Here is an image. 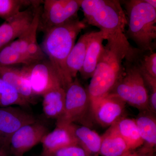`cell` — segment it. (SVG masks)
<instances>
[{"mask_svg": "<svg viewBox=\"0 0 156 156\" xmlns=\"http://www.w3.org/2000/svg\"><path fill=\"white\" fill-rule=\"evenodd\" d=\"M48 132L46 126L37 121L22 126L11 136L9 141V150L14 156H23L41 143Z\"/></svg>", "mask_w": 156, "mask_h": 156, "instance_id": "9c48e42d", "label": "cell"}, {"mask_svg": "<svg viewBox=\"0 0 156 156\" xmlns=\"http://www.w3.org/2000/svg\"><path fill=\"white\" fill-rule=\"evenodd\" d=\"M124 52L114 45L107 43L100 57L87 91L91 103L110 93L124 71Z\"/></svg>", "mask_w": 156, "mask_h": 156, "instance_id": "277c9868", "label": "cell"}, {"mask_svg": "<svg viewBox=\"0 0 156 156\" xmlns=\"http://www.w3.org/2000/svg\"><path fill=\"white\" fill-rule=\"evenodd\" d=\"M41 9L38 30L47 32L78 17L81 0H46Z\"/></svg>", "mask_w": 156, "mask_h": 156, "instance_id": "52a82bcc", "label": "cell"}, {"mask_svg": "<svg viewBox=\"0 0 156 156\" xmlns=\"http://www.w3.org/2000/svg\"><path fill=\"white\" fill-rule=\"evenodd\" d=\"M44 156H91L82 147L76 144L58 149Z\"/></svg>", "mask_w": 156, "mask_h": 156, "instance_id": "4316f807", "label": "cell"}, {"mask_svg": "<svg viewBox=\"0 0 156 156\" xmlns=\"http://www.w3.org/2000/svg\"><path fill=\"white\" fill-rule=\"evenodd\" d=\"M134 61L144 79H156V53L154 51H141Z\"/></svg>", "mask_w": 156, "mask_h": 156, "instance_id": "cb8c5ba5", "label": "cell"}, {"mask_svg": "<svg viewBox=\"0 0 156 156\" xmlns=\"http://www.w3.org/2000/svg\"><path fill=\"white\" fill-rule=\"evenodd\" d=\"M41 9L40 5L37 7L30 25L18 38L9 44L14 50L27 56L34 62L45 59L44 53L37 39Z\"/></svg>", "mask_w": 156, "mask_h": 156, "instance_id": "4fadbf2b", "label": "cell"}, {"mask_svg": "<svg viewBox=\"0 0 156 156\" xmlns=\"http://www.w3.org/2000/svg\"><path fill=\"white\" fill-rule=\"evenodd\" d=\"M153 156H155L154 155V154L153 155Z\"/></svg>", "mask_w": 156, "mask_h": 156, "instance_id": "1f68e13d", "label": "cell"}, {"mask_svg": "<svg viewBox=\"0 0 156 156\" xmlns=\"http://www.w3.org/2000/svg\"><path fill=\"white\" fill-rule=\"evenodd\" d=\"M124 71L109 94L140 111L149 109V92L143 77L134 61L124 60Z\"/></svg>", "mask_w": 156, "mask_h": 156, "instance_id": "5b68a950", "label": "cell"}, {"mask_svg": "<svg viewBox=\"0 0 156 156\" xmlns=\"http://www.w3.org/2000/svg\"><path fill=\"white\" fill-rule=\"evenodd\" d=\"M81 8L87 24L100 29L107 43L122 50L125 60L134 61L141 51L133 48L126 36V13L117 0H81Z\"/></svg>", "mask_w": 156, "mask_h": 156, "instance_id": "6da1fadb", "label": "cell"}, {"mask_svg": "<svg viewBox=\"0 0 156 156\" xmlns=\"http://www.w3.org/2000/svg\"><path fill=\"white\" fill-rule=\"evenodd\" d=\"M8 149L0 143V156H7Z\"/></svg>", "mask_w": 156, "mask_h": 156, "instance_id": "f1b7e54d", "label": "cell"}, {"mask_svg": "<svg viewBox=\"0 0 156 156\" xmlns=\"http://www.w3.org/2000/svg\"><path fill=\"white\" fill-rule=\"evenodd\" d=\"M36 1L0 0V17L8 20L20 12L23 6L32 5Z\"/></svg>", "mask_w": 156, "mask_h": 156, "instance_id": "484cf974", "label": "cell"}, {"mask_svg": "<svg viewBox=\"0 0 156 156\" xmlns=\"http://www.w3.org/2000/svg\"><path fill=\"white\" fill-rule=\"evenodd\" d=\"M149 110L140 111L135 119L143 146L139 149L146 153L154 152L156 144V119Z\"/></svg>", "mask_w": 156, "mask_h": 156, "instance_id": "e0dca14e", "label": "cell"}, {"mask_svg": "<svg viewBox=\"0 0 156 156\" xmlns=\"http://www.w3.org/2000/svg\"><path fill=\"white\" fill-rule=\"evenodd\" d=\"M43 110L48 119H59L64 113L66 90L61 84L52 87L42 95Z\"/></svg>", "mask_w": 156, "mask_h": 156, "instance_id": "ac0fdd59", "label": "cell"}, {"mask_svg": "<svg viewBox=\"0 0 156 156\" xmlns=\"http://www.w3.org/2000/svg\"><path fill=\"white\" fill-rule=\"evenodd\" d=\"M21 69L27 76L31 88L35 96H42L52 87L58 84L62 85L49 60L45 59L30 65L24 66Z\"/></svg>", "mask_w": 156, "mask_h": 156, "instance_id": "ba28073f", "label": "cell"}, {"mask_svg": "<svg viewBox=\"0 0 156 156\" xmlns=\"http://www.w3.org/2000/svg\"></svg>", "mask_w": 156, "mask_h": 156, "instance_id": "d6a6232c", "label": "cell"}, {"mask_svg": "<svg viewBox=\"0 0 156 156\" xmlns=\"http://www.w3.org/2000/svg\"><path fill=\"white\" fill-rule=\"evenodd\" d=\"M89 33L87 32L80 37L68 56L66 66L70 78L73 80L83 64Z\"/></svg>", "mask_w": 156, "mask_h": 156, "instance_id": "44dd1931", "label": "cell"}, {"mask_svg": "<svg viewBox=\"0 0 156 156\" xmlns=\"http://www.w3.org/2000/svg\"><path fill=\"white\" fill-rule=\"evenodd\" d=\"M40 3V1H36L28 9L20 11L0 26V50L18 38L27 29Z\"/></svg>", "mask_w": 156, "mask_h": 156, "instance_id": "7c38bea8", "label": "cell"}, {"mask_svg": "<svg viewBox=\"0 0 156 156\" xmlns=\"http://www.w3.org/2000/svg\"><path fill=\"white\" fill-rule=\"evenodd\" d=\"M36 121L33 115L21 107H0V143L9 150V140L14 132Z\"/></svg>", "mask_w": 156, "mask_h": 156, "instance_id": "30bf717a", "label": "cell"}, {"mask_svg": "<svg viewBox=\"0 0 156 156\" xmlns=\"http://www.w3.org/2000/svg\"><path fill=\"white\" fill-rule=\"evenodd\" d=\"M113 126L130 151L136 149L143 144L135 119L123 117Z\"/></svg>", "mask_w": 156, "mask_h": 156, "instance_id": "7402d4cb", "label": "cell"}, {"mask_svg": "<svg viewBox=\"0 0 156 156\" xmlns=\"http://www.w3.org/2000/svg\"><path fill=\"white\" fill-rule=\"evenodd\" d=\"M93 120L91 103L87 89H85L76 77L66 89L64 113L56 125L72 123L91 128Z\"/></svg>", "mask_w": 156, "mask_h": 156, "instance_id": "8992f818", "label": "cell"}, {"mask_svg": "<svg viewBox=\"0 0 156 156\" xmlns=\"http://www.w3.org/2000/svg\"><path fill=\"white\" fill-rule=\"evenodd\" d=\"M101 138L99 151L101 156H125L131 152L113 125L108 128Z\"/></svg>", "mask_w": 156, "mask_h": 156, "instance_id": "ffe728a7", "label": "cell"}, {"mask_svg": "<svg viewBox=\"0 0 156 156\" xmlns=\"http://www.w3.org/2000/svg\"><path fill=\"white\" fill-rule=\"evenodd\" d=\"M69 126L78 144L90 156L99 155L101 136L87 126L75 123L69 124Z\"/></svg>", "mask_w": 156, "mask_h": 156, "instance_id": "d6986e66", "label": "cell"}, {"mask_svg": "<svg viewBox=\"0 0 156 156\" xmlns=\"http://www.w3.org/2000/svg\"><path fill=\"white\" fill-rule=\"evenodd\" d=\"M87 26L84 20H80L77 17L44 33L42 50L48 56L65 90L73 81L68 73L66 59L78 35Z\"/></svg>", "mask_w": 156, "mask_h": 156, "instance_id": "7a4b0ae2", "label": "cell"}, {"mask_svg": "<svg viewBox=\"0 0 156 156\" xmlns=\"http://www.w3.org/2000/svg\"><path fill=\"white\" fill-rule=\"evenodd\" d=\"M34 63L30 58L17 52L9 44L0 50V66H13L18 64L28 66Z\"/></svg>", "mask_w": 156, "mask_h": 156, "instance_id": "d4e9b609", "label": "cell"}, {"mask_svg": "<svg viewBox=\"0 0 156 156\" xmlns=\"http://www.w3.org/2000/svg\"><path fill=\"white\" fill-rule=\"evenodd\" d=\"M41 143L42 156L64 147L77 144L69 125H56L53 131L48 132L43 137Z\"/></svg>", "mask_w": 156, "mask_h": 156, "instance_id": "2e32d148", "label": "cell"}, {"mask_svg": "<svg viewBox=\"0 0 156 156\" xmlns=\"http://www.w3.org/2000/svg\"><path fill=\"white\" fill-rule=\"evenodd\" d=\"M154 154V152L145 153L139 150L136 152H131L130 156H153Z\"/></svg>", "mask_w": 156, "mask_h": 156, "instance_id": "83f0119b", "label": "cell"}, {"mask_svg": "<svg viewBox=\"0 0 156 156\" xmlns=\"http://www.w3.org/2000/svg\"><path fill=\"white\" fill-rule=\"evenodd\" d=\"M126 103L108 94L91 103L93 120L103 127H110L124 117Z\"/></svg>", "mask_w": 156, "mask_h": 156, "instance_id": "8fae6325", "label": "cell"}, {"mask_svg": "<svg viewBox=\"0 0 156 156\" xmlns=\"http://www.w3.org/2000/svg\"><path fill=\"white\" fill-rule=\"evenodd\" d=\"M0 78L10 84L30 104L34 100L27 76L21 68L13 66H0Z\"/></svg>", "mask_w": 156, "mask_h": 156, "instance_id": "9a60e30c", "label": "cell"}, {"mask_svg": "<svg viewBox=\"0 0 156 156\" xmlns=\"http://www.w3.org/2000/svg\"><path fill=\"white\" fill-rule=\"evenodd\" d=\"M126 11L128 30L126 36L142 52L156 48V9L145 0L122 1Z\"/></svg>", "mask_w": 156, "mask_h": 156, "instance_id": "3957f363", "label": "cell"}, {"mask_svg": "<svg viewBox=\"0 0 156 156\" xmlns=\"http://www.w3.org/2000/svg\"><path fill=\"white\" fill-rule=\"evenodd\" d=\"M146 2L150 5L151 6L155 9H156V0H145Z\"/></svg>", "mask_w": 156, "mask_h": 156, "instance_id": "f546056e", "label": "cell"}, {"mask_svg": "<svg viewBox=\"0 0 156 156\" xmlns=\"http://www.w3.org/2000/svg\"><path fill=\"white\" fill-rule=\"evenodd\" d=\"M28 103L10 84L0 78V107H27Z\"/></svg>", "mask_w": 156, "mask_h": 156, "instance_id": "603a6c76", "label": "cell"}, {"mask_svg": "<svg viewBox=\"0 0 156 156\" xmlns=\"http://www.w3.org/2000/svg\"><path fill=\"white\" fill-rule=\"evenodd\" d=\"M104 40L100 31L90 32L87 44L86 56L83 67L80 71L84 80L91 79L94 74L104 46Z\"/></svg>", "mask_w": 156, "mask_h": 156, "instance_id": "5bb4252c", "label": "cell"}, {"mask_svg": "<svg viewBox=\"0 0 156 156\" xmlns=\"http://www.w3.org/2000/svg\"><path fill=\"white\" fill-rule=\"evenodd\" d=\"M131 152H130V153L128 154H127V155L125 156H130V154H131Z\"/></svg>", "mask_w": 156, "mask_h": 156, "instance_id": "4dcf8cb0", "label": "cell"}]
</instances>
